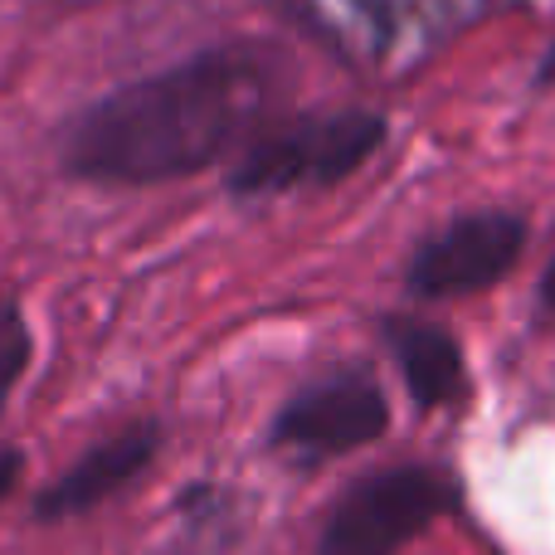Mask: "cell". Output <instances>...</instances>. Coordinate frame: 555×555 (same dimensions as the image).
I'll return each mask as SVG.
<instances>
[{"label":"cell","instance_id":"obj_1","mask_svg":"<svg viewBox=\"0 0 555 555\" xmlns=\"http://www.w3.org/2000/svg\"><path fill=\"white\" fill-rule=\"evenodd\" d=\"M273 93V59L240 44L210 49L83 107L68 122L59 156L68 176L93 185L185 181L215 162H234L269 122Z\"/></svg>","mask_w":555,"mask_h":555},{"label":"cell","instance_id":"obj_2","mask_svg":"<svg viewBox=\"0 0 555 555\" xmlns=\"http://www.w3.org/2000/svg\"><path fill=\"white\" fill-rule=\"evenodd\" d=\"M385 142V117L365 107H336V113H302L263 122L240 156L230 162V195L240 201H269V195L326 191L356 176Z\"/></svg>","mask_w":555,"mask_h":555},{"label":"cell","instance_id":"obj_3","mask_svg":"<svg viewBox=\"0 0 555 555\" xmlns=\"http://www.w3.org/2000/svg\"><path fill=\"white\" fill-rule=\"evenodd\" d=\"M463 512V478L443 463H390L326 507L312 555H400Z\"/></svg>","mask_w":555,"mask_h":555},{"label":"cell","instance_id":"obj_4","mask_svg":"<svg viewBox=\"0 0 555 555\" xmlns=\"http://www.w3.org/2000/svg\"><path fill=\"white\" fill-rule=\"evenodd\" d=\"M390 395L365 365L336 361L302 380L269 420V449L293 463L346 459L390 434Z\"/></svg>","mask_w":555,"mask_h":555},{"label":"cell","instance_id":"obj_5","mask_svg":"<svg viewBox=\"0 0 555 555\" xmlns=\"http://www.w3.org/2000/svg\"><path fill=\"white\" fill-rule=\"evenodd\" d=\"M531 224L517 210H468L453 215L434 234L414 244L404 263V287L420 302H449V297L492 293L521 263Z\"/></svg>","mask_w":555,"mask_h":555},{"label":"cell","instance_id":"obj_6","mask_svg":"<svg viewBox=\"0 0 555 555\" xmlns=\"http://www.w3.org/2000/svg\"><path fill=\"white\" fill-rule=\"evenodd\" d=\"M166 449V424L162 420H132L122 429L103 434L98 443H88L54 482L35 492L29 502V521L35 527H64L88 512H98L103 502H113L117 492H127L137 478L152 473V463Z\"/></svg>","mask_w":555,"mask_h":555},{"label":"cell","instance_id":"obj_7","mask_svg":"<svg viewBox=\"0 0 555 555\" xmlns=\"http://www.w3.org/2000/svg\"><path fill=\"white\" fill-rule=\"evenodd\" d=\"M380 341L390 351L395 371H400L404 395H410V404L420 414H449L468 404L473 375H468L463 341L453 332H443L429 317L390 312L380 317Z\"/></svg>","mask_w":555,"mask_h":555},{"label":"cell","instance_id":"obj_8","mask_svg":"<svg viewBox=\"0 0 555 555\" xmlns=\"http://www.w3.org/2000/svg\"><path fill=\"white\" fill-rule=\"evenodd\" d=\"M29 361H35V332H29L15 297H0V420H5L10 395L20 390Z\"/></svg>","mask_w":555,"mask_h":555},{"label":"cell","instance_id":"obj_9","mask_svg":"<svg viewBox=\"0 0 555 555\" xmlns=\"http://www.w3.org/2000/svg\"><path fill=\"white\" fill-rule=\"evenodd\" d=\"M20 482H25V453L15 443H0V507L20 492Z\"/></svg>","mask_w":555,"mask_h":555},{"label":"cell","instance_id":"obj_10","mask_svg":"<svg viewBox=\"0 0 555 555\" xmlns=\"http://www.w3.org/2000/svg\"><path fill=\"white\" fill-rule=\"evenodd\" d=\"M541 307L555 317V259L546 263V273H541Z\"/></svg>","mask_w":555,"mask_h":555},{"label":"cell","instance_id":"obj_11","mask_svg":"<svg viewBox=\"0 0 555 555\" xmlns=\"http://www.w3.org/2000/svg\"><path fill=\"white\" fill-rule=\"evenodd\" d=\"M541 83H555V49L546 54V64H541Z\"/></svg>","mask_w":555,"mask_h":555}]
</instances>
